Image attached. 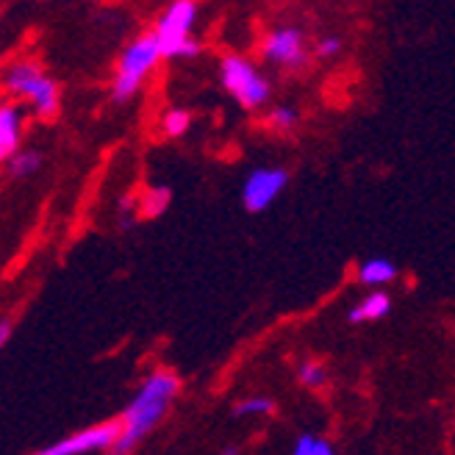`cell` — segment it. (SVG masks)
I'll list each match as a JSON object with an SVG mask.
<instances>
[{
	"mask_svg": "<svg viewBox=\"0 0 455 455\" xmlns=\"http://www.w3.org/2000/svg\"><path fill=\"white\" fill-rule=\"evenodd\" d=\"M167 200H170V192L167 189H156V192H150L148 195V206H145V214L148 217H156V214H162L164 209H167Z\"/></svg>",
	"mask_w": 455,
	"mask_h": 455,
	"instance_id": "cell-19",
	"label": "cell"
},
{
	"mask_svg": "<svg viewBox=\"0 0 455 455\" xmlns=\"http://www.w3.org/2000/svg\"><path fill=\"white\" fill-rule=\"evenodd\" d=\"M264 59L272 64H281L286 70H298L306 64V44L298 28H275L264 39Z\"/></svg>",
	"mask_w": 455,
	"mask_h": 455,
	"instance_id": "cell-8",
	"label": "cell"
},
{
	"mask_svg": "<svg viewBox=\"0 0 455 455\" xmlns=\"http://www.w3.org/2000/svg\"><path fill=\"white\" fill-rule=\"evenodd\" d=\"M6 167L12 178H28L42 167V156L36 150H17L12 158H6Z\"/></svg>",
	"mask_w": 455,
	"mask_h": 455,
	"instance_id": "cell-12",
	"label": "cell"
},
{
	"mask_svg": "<svg viewBox=\"0 0 455 455\" xmlns=\"http://www.w3.org/2000/svg\"><path fill=\"white\" fill-rule=\"evenodd\" d=\"M9 333H12V325L4 320V323H0V345H6V341H9Z\"/></svg>",
	"mask_w": 455,
	"mask_h": 455,
	"instance_id": "cell-20",
	"label": "cell"
},
{
	"mask_svg": "<svg viewBox=\"0 0 455 455\" xmlns=\"http://www.w3.org/2000/svg\"><path fill=\"white\" fill-rule=\"evenodd\" d=\"M291 452H294V455H331L333 447H331L325 439H316V436H311V434H303V436L294 439Z\"/></svg>",
	"mask_w": 455,
	"mask_h": 455,
	"instance_id": "cell-16",
	"label": "cell"
},
{
	"mask_svg": "<svg viewBox=\"0 0 455 455\" xmlns=\"http://www.w3.org/2000/svg\"><path fill=\"white\" fill-rule=\"evenodd\" d=\"M123 434V417L108 419L98 427H86L81 434H73L53 447H44L42 455H84V452H98V450H111L114 442Z\"/></svg>",
	"mask_w": 455,
	"mask_h": 455,
	"instance_id": "cell-6",
	"label": "cell"
},
{
	"mask_svg": "<svg viewBox=\"0 0 455 455\" xmlns=\"http://www.w3.org/2000/svg\"><path fill=\"white\" fill-rule=\"evenodd\" d=\"M4 86L12 98L28 100L39 120H53L59 114V86L42 76L36 61H14L4 76Z\"/></svg>",
	"mask_w": 455,
	"mask_h": 455,
	"instance_id": "cell-2",
	"label": "cell"
},
{
	"mask_svg": "<svg viewBox=\"0 0 455 455\" xmlns=\"http://www.w3.org/2000/svg\"><path fill=\"white\" fill-rule=\"evenodd\" d=\"M289 184V172L283 167H259L244 178L242 203L250 214L264 212Z\"/></svg>",
	"mask_w": 455,
	"mask_h": 455,
	"instance_id": "cell-7",
	"label": "cell"
},
{
	"mask_svg": "<svg viewBox=\"0 0 455 455\" xmlns=\"http://www.w3.org/2000/svg\"><path fill=\"white\" fill-rule=\"evenodd\" d=\"M162 59V42H158V34H145L140 39H133L125 53L120 56V64H117V73H114V81H111V100L114 103H125L131 100L136 92H140V86L145 81V76L153 70Z\"/></svg>",
	"mask_w": 455,
	"mask_h": 455,
	"instance_id": "cell-3",
	"label": "cell"
},
{
	"mask_svg": "<svg viewBox=\"0 0 455 455\" xmlns=\"http://www.w3.org/2000/svg\"><path fill=\"white\" fill-rule=\"evenodd\" d=\"M392 311V298L386 291H372L367 294L350 314H347V320L355 325V323H367V320H383L386 314Z\"/></svg>",
	"mask_w": 455,
	"mask_h": 455,
	"instance_id": "cell-10",
	"label": "cell"
},
{
	"mask_svg": "<svg viewBox=\"0 0 455 455\" xmlns=\"http://www.w3.org/2000/svg\"><path fill=\"white\" fill-rule=\"evenodd\" d=\"M298 378L303 386H308V389H320V386H325V380H328V370L320 361H303L298 367Z\"/></svg>",
	"mask_w": 455,
	"mask_h": 455,
	"instance_id": "cell-14",
	"label": "cell"
},
{
	"mask_svg": "<svg viewBox=\"0 0 455 455\" xmlns=\"http://www.w3.org/2000/svg\"><path fill=\"white\" fill-rule=\"evenodd\" d=\"M314 53L320 56V59H333V56H339V53H341V36H336V34L323 36L320 42L314 44Z\"/></svg>",
	"mask_w": 455,
	"mask_h": 455,
	"instance_id": "cell-18",
	"label": "cell"
},
{
	"mask_svg": "<svg viewBox=\"0 0 455 455\" xmlns=\"http://www.w3.org/2000/svg\"><path fill=\"white\" fill-rule=\"evenodd\" d=\"M220 81L244 108L256 111L269 100V81L244 56H225L220 64Z\"/></svg>",
	"mask_w": 455,
	"mask_h": 455,
	"instance_id": "cell-5",
	"label": "cell"
},
{
	"mask_svg": "<svg viewBox=\"0 0 455 455\" xmlns=\"http://www.w3.org/2000/svg\"><path fill=\"white\" fill-rule=\"evenodd\" d=\"M397 275V267L389 261V259H367L361 267H358V281L370 289H378V286H386L389 281H395Z\"/></svg>",
	"mask_w": 455,
	"mask_h": 455,
	"instance_id": "cell-11",
	"label": "cell"
},
{
	"mask_svg": "<svg viewBox=\"0 0 455 455\" xmlns=\"http://www.w3.org/2000/svg\"><path fill=\"white\" fill-rule=\"evenodd\" d=\"M192 125V114L184 111V108H172L164 114V120H162V128L167 136H184Z\"/></svg>",
	"mask_w": 455,
	"mask_h": 455,
	"instance_id": "cell-15",
	"label": "cell"
},
{
	"mask_svg": "<svg viewBox=\"0 0 455 455\" xmlns=\"http://www.w3.org/2000/svg\"><path fill=\"white\" fill-rule=\"evenodd\" d=\"M20 150V108L14 103L0 106V158H12Z\"/></svg>",
	"mask_w": 455,
	"mask_h": 455,
	"instance_id": "cell-9",
	"label": "cell"
},
{
	"mask_svg": "<svg viewBox=\"0 0 455 455\" xmlns=\"http://www.w3.org/2000/svg\"><path fill=\"white\" fill-rule=\"evenodd\" d=\"M275 411V400L269 397H250L234 405V417H267Z\"/></svg>",
	"mask_w": 455,
	"mask_h": 455,
	"instance_id": "cell-13",
	"label": "cell"
},
{
	"mask_svg": "<svg viewBox=\"0 0 455 455\" xmlns=\"http://www.w3.org/2000/svg\"><path fill=\"white\" fill-rule=\"evenodd\" d=\"M197 20L195 0H172L170 9L158 17V42H162L164 59H189L200 53V42L192 36V26Z\"/></svg>",
	"mask_w": 455,
	"mask_h": 455,
	"instance_id": "cell-4",
	"label": "cell"
},
{
	"mask_svg": "<svg viewBox=\"0 0 455 455\" xmlns=\"http://www.w3.org/2000/svg\"><path fill=\"white\" fill-rule=\"evenodd\" d=\"M298 120H300V114H298V108H291V106H278L275 111L269 114V125L275 131H283V133H289L294 125H298Z\"/></svg>",
	"mask_w": 455,
	"mask_h": 455,
	"instance_id": "cell-17",
	"label": "cell"
},
{
	"mask_svg": "<svg viewBox=\"0 0 455 455\" xmlns=\"http://www.w3.org/2000/svg\"><path fill=\"white\" fill-rule=\"evenodd\" d=\"M178 392H180V380L175 372L156 370L153 375H148L145 383L136 389L133 400L125 408L123 434L117 442H114L111 450L114 452H131L158 425V419L170 411V405H172Z\"/></svg>",
	"mask_w": 455,
	"mask_h": 455,
	"instance_id": "cell-1",
	"label": "cell"
}]
</instances>
